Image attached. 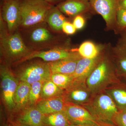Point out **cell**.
I'll use <instances>...</instances> for the list:
<instances>
[{
    "mask_svg": "<svg viewBox=\"0 0 126 126\" xmlns=\"http://www.w3.org/2000/svg\"><path fill=\"white\" fill-rule=\"evenodd\" d=\"M2 19L0 20V50L2 58L8 63H19L33 50L27 47L20 33L10 34L5 30Z\"/></svg>",
    "mask_w": 126,
    "mask_h": 126,
    "instance_id": "1",
    "label": "cell"
},
{
    "mask_svg": "<svg viewBox=\"0 0 126 126\" xmlns=\"http://www.w3.org/2000/svg\"><path fill=\"white\" fill-rule=\"evenodd\" d=\"M121 82L110 60L102 56L86 79V82L91 92L95 94Z\"/></svg>",
    "mask_w": 126,
    "mask_h": 126,
    "instance_id": "2",
    "label": "cell"
},
{
    "mask_svg": "<svg viewBox=\"0 0 126 126\" xmlns=\"http://www.w3.org/2000/svg\"><path fill=\"white\" fill-rule=\"evenodd\" d=\"M41 23L26 29L22 34L24 42L33 51L37 50L58 48V37L45 26Z\"/></svg>",
    "mask_w": 126,
    "mask_h": 126,
    "instance_id": "3",
    "label": "cell"
},
{
    "mask_svg": "<svg viewBox=\"0 0 126 126\" xmlns=\"http://www.w3.org/2000/svg\"><path fill=\"white\" fill-rule=\"evenodd\" d=\"M83 107L99 121L113 124L114 118L119 111L111 98L104 90L94 94L90 101Z\"/></svg>",
    "mask_w": 126,
    "mask_h": 126,
    "instance_id": "4",
    "label": "cell"
},
{
    "mask_svg": "<svg viewBox=\"0 0 126 126\" xmlns=\"http://www.w3.org/2000/svg\"><path fill=\"white\" fill-rule=\"evenodd\" d=\"M53 6L45 0L21 1L20 27L28 28L45 22L47 13Z\"/></svg>",
    "mask_w": 126,
    "mask_h": 126,
    "instance_id": "5",
    "label": "cell"
},
{
    "mask_svg": "<svg viewBox=\"0 0 126 126\" xmlns=\"http://www.w3.org/2000/svg\"><path fill=\"white\" fill-rule=\"evenodd\" d=\"M51 74L48 63L32 61L18 70L17 78L20 81L31 85L38 81H45L50 78Z\"/></svg>",
    "mask_w": 126,
    "mask_h": 126,
    "instance_id": "6",
    "label": "cell"
},
{
    "mask_svg": "<svg viewBox=\"0 0 126 126\" xmlns=\"http://www.w3.org/2000/svg\"><path fill=\"white\" fill-rule=\"evenodd\" d=\"M0 74L2 99L8 110L15 111V94L19 82L18 78L4 64H1Z\"/></svg>",
    "mask_w": 126,
    "mask_h": 126,
    "instance_id": "7",
    "label": "cell"
},
{
    "mask_svg": "<svg viewBox=\"0 0 126 126\" xmlns=\"http://www.w3.org/2000/svg\"><path fill=\"white\" fill-rule=\"evenodd\" d=\"M20 2L19 0H4L2 5L1 17L6 23L10 34L15 33L20 26Z\"/></svg>",
    "mask_w": 126,
    "mask_h": 126,
    "instance_id": "8",
    "label": "cell"
},
{
    "mask_svg": "<svg viewBox=\"0 0 126 126\" xmlns=\"http://www.w3.org/2000/svg\"><path fill=\"white\" fill-rule=\"evenodd\" d=\"M94 95L84 82L72 84L64 90L61 97L66 103L83 106L90 101Z\"/></svg>",
    "mask_w": 126,
    "mask_h": 126,
    "instance_id": "9",
    "label": "cell"
},
{
    "mask_svg": "<svg viewBox=\"0 0 126 126\" xmlns=\"http://www.w3.org/2000/svg\"><path fill=\"white\" fill-rule=\"evenodd\" d=\"M81 58L79 53L65 48L58 47L49 50L33 51L19 63L35 58H39L45 62L50 63L67 59H79Z\"/></svg>",
    "mask_w": 126,
    "mask_h": 126,
    "instance_id": "10",
    "label": "cell"
},
{
    "mask_svg": "<svg viewBox=\"0 0 126 126\" xmlns=\"http://www.w3.org/2000/svg\"><path fill=\"white\" fill-rule=\"evenodd\" d=\"M64 111L71 124L95 125L106 123L96 119L86 109L79 105L66 103Z\"/></svg>",
    "mask_w": 126,
    "mask_h": 126,
    "instance_id": "11",
    "label": "cell"
},
{
    "mask_svg": "<svg viewBox=\"0 0 126 126\" xmlns=\"http://www.w3.org/2000/svg\"><path fill=\"white\" fill-rule=\"evenodd\" d=\"M119 0H91L95 11L102 16L108 28L116 26V17Z\"/></svg>",
    "mask_w": 126,
    "mask_h": 126,
    "instance_id": "12",
    "label": "cell"
},
{
    "mask_svg": "<svg viewBox=\"0 0 126 126\" xmlns=\"http://www.w3.org/2000/svg\"><path fill=\"white\" fill-rule=\"evenodd\" d=\"M101 55L95 58H81L77 63L74 73L72 75L73 83L84 82L101 59Z\"/></svg>",
    "mask_w": 126,
    "mask_h": 126,
    "instance_id": "13",
    "label": "cell"
},
{
    "mask_svg": "<svg viewBox=\"0 0 126 126\" xmlns=\"http://www.w3.org/2000/svg\"><path fill=\"white\" fill-rule=\"evenodd\" d=\"M21 111L17 118V122L29 126H45L44 115L35 106L27 107Z\"/></svg>",
    "mask_w": 126,
    "mask_h": 126,
    "instance_id": "14",
    "label": "cell"
},
{
    "mask_svg": "<svg viewBox=\"0 0 126 126\" xmlns=\"http://www.w3.org/2000/svg\"><path fill=\"white\" fill-rule=\"evenodd\" d=\"M63 14L69 16H76L88 10L89 5L84 0H66L57 5Z\"/></svg>",
    "mask_w": 126,
    "mask_h": 126,
    "instance_id": "15",
    "label": "cell"
},
{
    "mask_svg": "<svg viewBox=\"0 0 126 126\" xmlns=\"http://www.w3.org/2000/svg\"><path fill=\"white\" fill-rule=\"evenodd\" d=\"M66 103L61 97L41 99L35 106L45 115L58 112L64 111Z\"/></svg>",
    "mask_w": 126,
    "mask_h": 126,
    "instance_id": "16",
    "label": "cell"
},
{
    "mask_svg": "<svg viewBox=\"0 0 126 126\" xmlns=\"http://www.w3.org/2000/svg\"><path fill=\"white\" fill-rule=\"evenodd\" d=\"M104 90L111 98L119 111L126 110V84L121 82Z\"/></svg>",
    "mask_w": 126,
    "mask_h": 126,
    "instance_id": "17",
    "label": "cell"
},
{
    "mask_svg": "<svg viewBox=\"0 0 126 126\" xmlns=\"http://www.w3.org/2000/svg\"><path fill=\"white\" fill-rule=\"evenodd\" d=\"M31 85L20 81L15 94V111H21L29 107V98Z\"/></svg>",
    "mask_w": 126,
    "mask_h": 126,
    "instance_id": "18",
    "label": "cell"
},
{
    "mask_svg": "<svg viewBox=\"0 0 126 126\" xmlns=\"http://www.w3.org/2000/svg\"><path fill=\"white\" fill-rule=\"evenodd\" d=\"M115 68L118 77L126 80V45L119 41L115 47Z\"/></svg>",
    "mask_w": 126,
    "mask_h": 126,
    "instance_id": "19",
    "label": "cell"
},
{
    "mask_svg": "<svg viewBox=\"0 0 126 126\" xmlns=\"http://www.w3.org/2000/svg\"><path fill=\"white\" fill-rule=\"evenodd\" d=\"M79 59H67L48 63L51 74L73 75Z\"/></svg>",
    "mask_w": 126,
    "mask_h": 126,
    "instance_id": "20",
    "label": "cell"
},
{
    "mask_svg": "<svg viewBox=\"0 0 126 126\" xmlns=\"http://www.w3.org/2000/svg\"><path fill=\"white\" fill-rule=\"evenodd\" d=\"M66 21V18L57 6H54L48 12L45 20L50 28L55 32L62 31L63 24Z\"/></svg>",
    "mask_w": 126,
    "mask_h": 126,
    "instance_id": "21",
    "label": "cell"
},
{
    "mask_svg": "<svg viewBox=\"0 0 126 126\" xmlns=\"http://www.w3.org/2000/svg\"><path fill=\"white\" fill-rule=\"evenodd\" d=\"M44 121L45 126H69L71 124L64 111L44 115Z\"/></svg>",
    "mask_w": 126,
    "mask_h": 126,
    "instance_id": "22",
    "label": "cell"
},
{
    "mask_svg": "<svg viewBox=\"0 0 126 126\" xmlns=\"http://www.w3.org/2000/svg\"><path fill=\"white\" fill-rule=\"evenodd\" d=\"M63 91L50 78L44 81L43 84L41 94V100L61 97Z\"/></svg>",
    "mask_w": 126,
    "mask_h": 126,
    "instance_id": "23",
    "label": "cell"
},
{
    "mask_svg": "<svg viewBox=\"0 0 126 126\" xmlns=\"http://www.w3.org/2000/svg\"><path fill=\"white\" fill-rule=\"evenodd\" d=\"M78 52L81 57L87 59L95 58L100 55L99 47L90 41H85L81 44Z\"/></svg>",
    "mask_w": 126,
    "mask_h": 126,
    "instance_id": "24",
    "label": "cell"
},
{
    "mask_svg": "<svg viewBox=\"0 0 126 126\" xmlns=\"http://www.w3.org/2000/svg\"><path fill=\"white\" fill-rule=\"evenodd\" d=\"M50 79L62 90H64L72 85L73 78L72 75L63 74H52Z\"/></svg>",
    "mask_w": 126,
    "mask_h": 126,
    "instance_id": "25",
    "label": "cell"
},
{
    "mask_svg": "<svg viewBox=\"0 0 126 126\" xmlns=\"http://www.w3.org/2000/svg\"><path fill=\"white\" fill-rule=\"evenodd\" d=\"M44 81H38L32 84L30 90L29 107L35 106L40 100L41 89Z\"/></svg>",
    "mask_w": 126,
    "mask_h": 126,
    "instance_id": "26",
    "label": "cell"
},
{
    "mask_svg": "<svg viewBox=\"0 0 126 126\" xmlns=\"http://www.w3.org/2000/svg\"><path fill=\"white\" fill-rule=\"evenodd\" d=\"M116 26L120 33L126 29V10L118 8L116 17Z\"/></svg>",
    "mask_w": 126,
    "mask_h": 126,
    "instance_id": "27",
    "label": "cell"
},
{
    "mask_svg": "<svg viewBox=\"0 0 126 126\" xmlns=\"http://www.w3.org/2000/svg\"><path fill=\"white\" fill-rule=\"evenodd\" d=\"M113 122L117 126H126V110L119 111L114 118Z\"/></svg>",
    "mask_w": 126,
    "mask_h": 126,
    "instance_id": "28",
    "label": "cell"
},
{
    "mask_svg": "<svg viewBox=\"0 0 126 126\" xmlns=\"http://www.w3.org/2000/svg\"><path fill=\"white\" fill-rule=\"evenodd\" d=\"M77 30L73 24L66 21L63 23L62 27V31L68 35L74 34Z\"/></svg>",
    "mask_w": 126,
    "mask_h": 126,
    "instance_id": "29",
    "label": "cell"
},
{
    "mask_svg": "<svg viewBox=\"0 0 126 126\" xmlns=\"http://www.w3.org/2000/svg\"><path fill=\"white\" fill-rule=\"evenodd\" d=\"M85 20L82 16L78 15L75 17L73 24L77 30H80L83 28L85 25Z\"/></svg>",
    "mask_w": 126,
    "mask_h": 126,
    "instance_id": "30",
    "label": "cell"
},
{
    "mask_svg": "<svg viewBox=\"0 0 126 126\" xmlns=\"http://www.w3.org/2000/svg\"><path fill=\"white\" fill-rule=\"evenodd\" d=\"M69 126H117L115 124H110V123H104L102 124H99V125H74V124H71Z\"/></svg>",
    "mask_w": 126,
    "mask_h": 126,
    "instance_id": "31",
    "label": "cell"
},
{
    "mask_svg": "<svg viewBox=\"0 0 126 126\" xmlns=\"http://www.w3.org/2000/svg\"><path fill=\"white\" fill-rule=\"evenodd\" d=\"M45 0L50 4L54 6L55 5H58L61 2H63L66 0Z\"/></svg>",
    "mask_w": 126,
    "mask_h": 126,
    "instance_id": "32",
    "label": "cell"
},
{
    "mask_svg": "<svg viewBox=\"0 0 126 126\" xmlns=\"http://www.w3.org/2000/svg\"><path fill=\"white\" fill-rule=\"evenodd\" d=\"M121 37L119 41L126 45V29L121 33Z\"/></svg>",
    "mask_w": 126,
    "mask_h": 126,
    "instance_id": "33",
    "label": "cell"
},
{
    "mask_svg": "<svg viewBox=\"0 0 126 126\" xmlns=\"http://www.w3.org/2000/svg\"><path fill=\"white\" fill-rule=\"evenodd\" d=\"M118 8L126 10V0H119Z\"/></svg>",
    "mask_w": 126,
    "mask_h": 126,
    "instance_id": "34",
    "label": "cell"
},
{
    "mask_svg": "<svg viewBox=\"0 0 126 126\" xmlns=\"http://www.w3.org/2000/svg\"><path fill=\"white\" fill-rule=\"evenodd\" d=\"M14 124L15 126H28V125H26V124L19 123L17 122L15 123H14Z\"/></svg>",
    "mask_w": 126,
    "mask_h": 126,
    "instance_id": "35",
    "label": "cell"
},
{
    "mask_svg": "<svg viewBox=\"0 0 126 126\" xmlns=\"http://www.w3.org/2000/svg\"><path fill=\"white\" fill-rule=\"evenodd\" d=\"M5 126H15L14 124H9L6 125Z\"/></svg>",
    "mask_w": 126,
    "mask_h": 126,
    "instance_id": "36",
    "label": "cell"
}]
</instances>
